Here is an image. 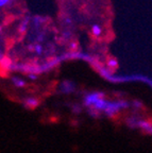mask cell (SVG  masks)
<instances>
[{
  "instance_id": "6da1fadb",
  "label": "cell",
  "mask_w": 152,
  "mask_h": 153,
  "mask_svg": "<svg viewBox=\"0 0 152 153\" xmlns=\"http://www.w3.org/2000/svg\"><path fill=\"white\" fill-rule=\"evenodd\" d=\"M101 98H104V94L103 93H90L84 97V105L87 108H92Z\"/></svg>"
},
{
  "instance_id": "7a4b0ae2",
  "label": "cell",
  "mask_w": 152,
  "mask_h": 153,
  "mask_svg": "<svg viewBox=\"0 0 152 153\" xmlns=\"http://www.w3.org/2000/svg\"><path fill=\"white\" fill-rule=\"evenodd\" d=\"M136 128H139V129L144 130L145 132L149 133L150 130L152 128V123L149 120H145V119H139L137 120V123H136Z\"/></svg>"
},
{
  "instance_id": "277c9868",
  "label": "cell",
  "mask_w": 152,
  "mask_h": 153,
  "mask_svg": "<svg viewBox=\"0 0 152 153\" xmlns=\"http://www.w3.org/2000/svg\"><path fill=\"white\" fill-rule=\"evenodd\" d=\"M24 103L26 106H28V108H36L38 105V100L36 98H34V97H28V98H26L24 100Z\"/></svg>"
},
{
  "instance_id": "3957f363",
  "label": "cell",
  "mask_w": 152,
  "mask_h": 153,
  "mask_svg": "<svg viewBox=\"0 0 152 153\" xmlns=\"http://www.w3.org/2000/svg\"><path fill=\"white\" fill-rule=\"evenodd\" d=\"M60 89L64 94H69L75 89V85L72 83H70L69 81H64L60 85Z\"/></svg>"
},
{
  "instance_id": "8fae6325",
  "label": "cell",
  "mask_w": 152,
  "mask_h": 153,
  "mask_svg": "<svg viewBox=\"0 0 152 153\" xmlns=\"http://www.w3.org/2000/svg\"><path fill=\"white\" fill-rule=\"evenodd\" d=\"M29 79L36 80V79H37V76H36V74H29Z\"/></svg>"
},
{
  "instance_id": "9c48e42d",
  "label": "cell",
  "mask_w": 152,
  "mask_h": 153,
  "mask_svg": "<svg viewBox=\"0 0 152 153\" xmlns=\"http://www.w3.org/2000/svg\"><path fill=\"white\" fill-rule=\"evenodd\" d=\"M34 51H35L37 54H40V53L43 52V46L40 45V44H36L34 46Z\"/></svg>"
},
{
  "instance_id": "ba28073f",
  "label": "cell",
  "mask_w": 152,
  "mask_h": 153,
  "mask_svg": "<svg viewBox=\"0 0 152 153\" xmlns=\"http://www.w3.org/2000/svg\"><path fill=\"white\" fill-rule=\"evenodd\" d=\"M27 28H28V18L20 24V27H19V32H22H22H26Z\"/></svg>"
},
{
  "instance_id": "7c38bea8",
  "label": "cell",
  "mask_w": 152,
  "mask_h": 153,
  "mask_svg": "<svg viewBox=\"0 0 152 153\" xmlns=\"http://www.w3.org/2000/svg\"><path fill=\"white\" fill-rule=\"evenodd\" d=\"M72 110H74V112H75V110H79V111H81V108H79L78 105H75L74 108H72ZM76 113H78V111H76Z\"/></svg>"
},
{
  "instance_id": "4fadbf2b",
  "label": "cell",
  "mask_w": 152,
  "mask_h": 153,
  "mask_svg": "<svg viewBox=\"0 0 152 153\" xmlns=\"http://www.w3.org/2000/svg\"><path fill=\"white\" fill-rule=\"evenodd\" d=\"M149 134H152V128H151V130H150V132H149Z\"/></svg>"
},
{
  "instance_id": "30bf717a",
  "label": "cell",
  "mask_w": 152,
  "mask_h": 153,
  "mask_svg": "<svg viewBox=\"0 0 152 153\" xmlns=\"http://www.w3.org/2000/svg\"><path fill=\"white\" fill-rule=\"evenodd\" d=\"M11 1H12V0H0V7H5V5H9Z\"/></svg>"
},
{
  "instance_id": "5b68a950",
  "label": "cell",
  "mask_w": 152,
  "mask_h": 153,
  "mask_svg": "<svg viewBox=\"0 0 152 153\" xmlns=\"http://www.w3.org/2000/svg\"><path fill=\"white\" fill-rule=\"evenodd\" d=\"M11 81H12L13 85L16 86V87H19V88L25 87V86L27 85L26 81H25L22 78H20V76H13L12 79H11Z\"/></svg>"
},
{
  "instance_id": "8992f818",
  "label": "cell",
  "mask_w": 152,
  "mask_h": 153,
  "mask_svg": "<svg viewBox=\"0 0 152 153\" xmlns=\"http://www.w3.org/2000/svg\"><path fill=\"white\" fill-rule=\"evenodd\" d=\"M90 32H92V34H93L94 36L98 37V36H100L101 33H102V28H101L99 25L95 24L92 26V28H90Z\"/></svg>"
},
{
  "instance_id": "52a82bcc",
  "label": "cell",
  "mask_w": 152,
  "mask_h": 153,
  "mask_svg": "<svg viewBox=\"0 0 152 153\" xmlns=\"http://www.w3.org/2000/svg\"><path fill=\"white\" fill-rule=\"evenodd\" d=\"M107 66H109V68H116L118 66V62L115 59H110L107 61Z\"/></svg>"
}]
</instances>
